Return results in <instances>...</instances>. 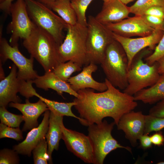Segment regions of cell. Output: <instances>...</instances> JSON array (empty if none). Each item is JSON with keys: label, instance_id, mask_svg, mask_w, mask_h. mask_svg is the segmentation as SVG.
<instances>
[{"label": "cell", "instance_id": "cell-1", "mask_svg": "<svg viewBox=\"0 0 164 164\" xmlns=\"http://www.w3.org/2000/svg\"><path fill=\"white\" fill-rule=\"evenodd\" d=\"M105 82L108 89L104 91L95 93L93 89L86 88L77 92L79 96L73 100L74 107L83 119L82 125L98 124L104 118L110 117L117 125L123 115L137 107L133 96L121 92L106 78Z\"/></svg>", "mask_w": 164, "mask_h": 164}, {"label": "cell", "instance_id": "cell-2", "mask_svg": "<svg viewBox=\"0 0 164 164\" xmlns=\"http://www.w3.org/2000/svg\"><path fill=\"white\" fill-rule=\"evenodd\" d=\"M22 44L45 72L53 71L62 63L59 51L60 45L50 34L36 25L29 36L23 39Z\"/></svg>", "mask_w": 164, "mask_h": 164}, {"label": "cell", "instance_id": "cell-3", "mask_svg": "<svg viewBox=\"0 0 164 164\" xmlns=\"http://www.w3.org/2000/svg\"><path fill=\"white\" fill-rule=\"evenodd\" d=\"M148 48L138 53L135 56L129 69L127 80L128 84L123 90L125 93L133 96L147 87L154 84L159 78L157 62L150 65L144 62L143 58L152 53Z\"/></svg>", "mask_w": 164, "mask_h": 164}, {"label": "cell", "instance_id": "cell-4", "mask_svg": "<svg viewBox=\"0 0 164 164\" xmlns=\"http://www.w3.org/2000/svg\"><path fill=\"white\" fill-rule=\"evenodd\" d=\"M101 65L106 78L113 86L123 90L126 88L128 59L123 48L117 41L114 40L108 46Z\"/></svg>", "mask_w": 164, "mask_h": 164}, {"label": "cell", "instance_id": "cell-5", "mask_svg": "<svg viewBox=\"0 0 164 164\" xmlns=\"http://www.w3.org/2000/svg\"><path fill=\"white\" fill-rule=\"evenodd\" d=\"M87 22L86 66L90 63L101 64L107 47L115 40L113 32L95 17L89 16Z\"/></svg>", "mask_w": 164, "mask_h": 164}, {"label": "cell", "instance_id": "cell-6", "mask_svg": "<svg viewBox=\"0 0 164 164\" xmlns=\"http://www.w3.org/2000/svg\"><path fill=\"white\" fill-rule=\"evenodd\" d=\"M27 12L32 21L50 34L60 45L65 38L63 31L68 24L46 5L36 0H25Z\"/></svg>", "mask_w": 164, "mask_h": 164}, {"label": "cell", "instance_id": "cell-7", "mask_svg": "<svg viewBox=\"0 0 164 164\" xmlns=\"http://www.w3.org/2000/svg\"><path fill=\"white\" fill-rule=\"evenodd\" d=\"M66 30V35L59 48L61 62L72 61L81 67L86 66L87 27L78 23L68 25Z\"/></svg>", "mask_w": 164, "mask_h": 164}, {"label": "cell", "instance_id": "cell-8", "mask_svg": "<svg viewBox=\"0 0 164 164\" xmlns=\"http://www.w3.org/2000/svg\"><path fill=\"white\" fill-rule=\"evenodd\" d=\"M115 124L104 120L98 124L88 126V136L92 145L94 164H102L111 152L118 148L124 149L132 153L131 148L121 145L112 136L111 132Z\"/></svg>", "mask_w": 164, "mask_h": 164}, {"label": "cell", "instance_id": "cell-9", "mask_svg": "<svg viewBox=\"0 0 164 164\" xmlns=\"http://www.w3.org/2000/svg\"><path fill=\"white\" fill-rule=\"evenodd\" d=\"M12 21L7 27L11 34L9 42L12 46L18 45L19 39H24L31 33L36 25L28 14L25 0H16L10 8Z\"/></svg>", "mask_w": 164, "mask_h": 164}, {"label": "cell", "instance_id": "cell-10", "mask_svg": "<svg viewBox=\"0 0 164 164\" xmlns=\"http://www.w3.org/2000/svg\"><path fill=\"white\" fill-rule=\"evenodd\" d=\"M0 62L5 63L8 60H12L18 69L17 77L28 81L33 80L38 76L33 69L34 58L30 56L25 57L19 50L18 45L12 46L5 38L2 37V27L0 28Z\"/></svg>", "mask_w": 164, "mask_h": 164}, {"label": "cell", "instance_id": "cell-11", "mask_svg": "<svg viewBox=\"0 0 164 164\" xmlns=\"http://www.w3.org/2000/svg\"><path fill=\"white\" fill-rule=\"evenodd\" d=\"M60 127L62 139L67 149L85 163L94 164L93 147L88 136L66 128L63 121Z\"/></svg>", "mask_w": 164, "mask_h": 164}, {"label": "cell", "instance_id": "cell-12", "mask_svg": "<svg viewBox=\"0 0 164 164\" xmlns=\"http://www.w3.org/2000/svg\"><path fill=\"white\" fill-rule=\"evenodd\" d=\"M164 33V31L155 29L149 35L135 38L123 37L113 32V34L115 40L121 44L126 53L129 69L134 57L141 50L147 48L154 50Z\"/></svg>", "mask_w": 164, "mask_h": 164}, {"label": "cell", "instance_id": "cell-13", "mask_svg": "<svg viewBox=\"0 0 164 164\" xmlns=\"http://www.w3.org/2000/svg\"><path fill=\"white\" fill-rule=\"evenodd\" d=\"M17 67L12 65L9 75L0 81V106L6 108L11 102L21 103L17 95L19 92L23 95L26 81L17 77Z\"/></svg>", "mask_w": 164, "mask_h": 164}, {"label": "cell", "instance_id": "cell-14", "mask_svg": "<svg viewBox=\"0 0 164 164\" xmlns=\"http://www.w3.org/2000/svg\"><path fill=\"white\" fill-rule=\"evenodd\" d=\"M104 25L113 32L127 38L148 36L155 30L148 25L139 15L128 17L118 22Z\"/></svg>", "mask_w": 164, "mask_h": 164}, {"label": "cell", "instance_id": "cell-15", "mask_svg": "<svg viewBox=\"0 0 164 164\" xmlns=\"http://www.w3.org/2000/svg\"><path fill=\"white\" fill-rule=\"evenodd\" d=\"M117 125L118 129L123 131L126 138L134 146L144 134L145 115L142 111H132L123 115Z\"/></svg>", "mask_w": 164, "mask_h": 164}, {"label": "cell", "instance_id": "cell-16", "mask_svg": "<svg viewBox=\"0 0 164 164\" xmlns=\"http://www.w3.org/2000/svg\"><path fill=\"white\" fill-rule=\"evenodd\" d=\"M50 111H46L41 123L30 130L22 142L13 146V149L18 154L31 155L33 150L45 136L48 131Z\"/></svg>", "mask_w": 164, "mask_h": 164}, {"label": "cell", "instance_id": "cell-17", "mask_svg": "<svg viewBox=\"0 0 164 164\" xmlns=\"http://www.w3.org/2000/svg\"><path fill=\"white\" fill-rule=\"evenodd\" d=\"M25 103L11 102L9 106L15 108L22 114L25 121L22 131L26 132L38 126V119L43 112L49 110L46 104L39 99L36 103L30 102L26 99Z\"/></svg>", "mask_w": 164, "mask_h": 164}, {"label": "cell", "instance_id": "cell-18", "mask_svg": "<svg viewBox=\"0 0 164 164\" xmlns=\"http://www.w3.org/2000/svg\"><path fill=\"white\" fill-rule=\"evenodd\" d=\"M97 69L96 64L90 63L85 66L82 71L75 76L71 77L67 80L72 89L77 92L79 90L91 88L100 92L104 91L108 89L105 82H100L94 80L92 77L93 73Z\"/></svg>", "mask_w": 164, "mask_h": 164}, {"label": "cell", "instance_id": "cell-19", "mask_svg": "<svg viewBox=\"0 0 164 164\" xmlns=\"http://www.w3.org/2000/svg\"><path fill=\"white\" fill-rule=\"evenodd\" d=\"M129 7L120 0L104 2L101 11L95 17L100 23L105 25L121 21L129 17Z\"/></svg>", "mask_w": 164, "mask_h": 164}, {"label": "cell", "instance_id": "cell-20", "mask_svg": "<svg viewBox=\"0 0 164 164\" xmlns=\"http://www.w3.org/2000/svg\"><path fill=\"white\" fill-rule=\"evenodd\" d=\"M33 83L38 88L45 90L53 89L59 95H62L63 92H65L76 98L79 96V94L72 89L69 83L61 80L52 71L45 72L44 75L38 76L33 80Z\"/></svg>", "mask_w": 164, "mask_h": 164}, {"label": "cell", "instance_id": "cell-21", "mask_svg": "<svg viewBox=\"0 0 164 164\" xmlns=\"http://www.w3.org/2000/svg\"><path fill=\"white\" fill-rule=\"evenodd\" d=\"M63 117L50 111L48 129L45 136L48 145V162L50 164L52 163L53 152L54 150H58L60 140L62 138L60 124L63 121Z\"/></svg>", "mask_w": 164, "mask_h": 164}, {"label": "cell", "instance_id": "cell-22", "mask_svg": "<svg viewBox=\"0 0 164 164\" xmlns=\"http://www.w3.org/2000/svg\"><path fill=\"white\" fill-rule=\"evenodd\" d=\"M133 96L135 101L149 104L164 100V73L160 75L153 85L141 90Z\"/></svg>", "mask_w": 164, "mask_h": 164}, {"label": "cell", "instance_id": "cell-23", "mask_svg": "<svg viewBox=\"0 0 164 164\" xmlns=\"http://www.w3.org/2000/svg\"><path fill=\"white\" fill-rule=\"evenodd\" d=\"M45 5L57 13L68 25H73L77 23L76 15L70 0H56Z\"/></svg>", "mask_w": 164, "mask_h": 164}, {"label": "cell", "instance_id": "cell-24", "mask_svg": "<svg viewBox=\"0 0 164 164\" xmlns=\"http://www.w3.org/2000/svg\"><path fill=\"white\" fill-rule=\"evenodd\" d=\"M34 95L43 101L47 105L49 110L54 114L59 116L73 117L79 120L81 123L83 119L75 115L72 112L71 108L75 104L73 101L70 102H60L51 100L43 97L37 93L36 91L34 92Z\"/></svg>", "mask_w": 164, "mask_h": 164}, {"label": "cell", "instance_id": "cell-25", "mask_svg": "<svg viewBox=\"0 0 164 164\" xmlns=\"http://www.w3.org/2000/svg\"><path fill=\"white\" fill-rule=\"evenodd\" d=\"M81 67L77 63L69 61L60 63L52 72L61 80L67 82L72 74L76 72L80 71Z\"/></svg>", "mask_w": 164, "mask_h": 164}, {"label": "cell", "instance_id": "cell-26", "mask_svg": "<svg viewBox=\"0 0 164 164\" xmlns=\"http://www.w3.org/2000/svg\"><path fill=\"white\" fill-rule=\"evenodd\" d=\"M93 0H70L71 4L75 12L77 23L87 26L86 16L87 8Z\"/></svg>", "mask_w": 164, "mask_h": 164}, {"label": "cell", "instance_id": "cell-27", "mask_svg": "<svg viewBox=\"0 0 164 164\" xmlns=\"http://www.w3.org/2000/svg\"><path fill=\"white\" fill-rule=\"evenodd\" d=\"M157 5L164 6V0H137L129 9L130 13L140 16L148 9Z\"/></svg>", "mask_w": 164, "mask_h": 164}, {"label": "cell", "instance_id": "cell-28", "mask_svg": "<svg viewBox=\"0 0 164 164\" xmlns=\"http://www.w3.org/2000/svg\"><path fill=\"white\" fill-rule=\"evenodd\" d=\"M0 119L1 123L13 128L19 127L21 123L24 121L22 115L10 113L4 107L0 108Z\"/></svg>", "mask_w": 164, "mask_h": 164}, {"label": "cell", "instance_id": "cell-29", "mask_svg": "<svg viewBox=\"0 0 164 164\" xmlns=\"http://www.w3.org/2000/svg\"><path fill=\"white\" fill-rule=\"evenodd\" d=\"M48 145L46 138H44L32 151L34 163L47 164Z\"/></svg>", "mask_w": 164, "mask_h": 164}, {"label": "cell", "instance_id": "cell-30", "mask_svg": "<svg viewBox=\"0 0 164 164\" xmlns=\"http://www.w3.org/2000/svg\"><path fill=\"white\" fill-rule=\"evenodd\" d=\"M164 128V117L160 118L149 115H145L144 134L159 131Z\"/></svg>", "mask_w": 164, "mask_h": 164}, {"label": "cell", "instance_id": "cell-31", "mask_svg": "<svg viewBox=\"0 0 164 164\" xmlns=\"http://www.w3.org/2000/svg\"><path fill=\"white\" fill-rule=\"evenodd\" d=\"M22 132L19 127H12L2 123L0 124V138H7L20 141L23 139Z\"/></svg>", "mask_w": 164, "mask_h": 164}, {"label": "cell", "instance_id": "cell-32", "mask_svg": "<svg viewBox=\"0 0 164 164\" xmlns=\"http://www.w3.org/2000/svg\"><path fill=\"white\" fill-rule=\"evenodd\" d=\"M18 153L14 149H4L0 151V164H17L19 163Z\"/></svg>", "mask_w": 164, "mask_h": 164}, {"label": "cell", "instance_id": "cell-33", "mask_svg": "<svg viewBox=\"0 0 164 164\" xmlns=\"http://www.w3.org/2000/svg\"><path fill=\"white\" fill-rule=\"evenodd\" d=\"M164 56V33L153 52L145 58V62L151 65Z\"/></svg>", "mask_w": 164, "mask_h": 164}, {"label": "cell", "instance_id": "cell-34", "mask_svg": "<svg viewBox=\"0 0 164 164\" xmlns=\"http://www.w3.org/2000/svg\"><path fill=\"white\" fill-rule=\"evenodd\" d=\"M144 21L154 29L164 31V20L159 17L149 15H140Z\"/></svg>", "mask_w": 164, "mask_h": 164}, {"label": "cell", "instance_id": "cell-35", "mask_svg": "<svg viewBox=\"0 0 164 164\" xmlns=\"http://www.w3.org/2000/svg\"><path fill=\"white\" fill-rule=\"evenodd\" d=\"M149 114L157 117H164V100L159 101L151 108Z\"/></svg>", "mask_w": 164, "mask_h": 164}, {"label": "cell", "instance_id": "cell-36", "mask_svg": "<svg viewBox=\"0 0 164 164\" xmlns=\"http://www.w3.org/2000/svg\"><path fill=\"white\" fill-rule=\"evenodd\" d=\"M143 15H152L164 20V6L157 5L152 7L145 10Z\"/></svg>", "mask_w": 164, "mask_h": 164}, {"label": "cell", "instance_id": "cell-37", "mask_svg": "<svg viewBox=\"0 0 164 164\" xmlns=\"http://www.w3.org/2000/svg\"><path fill=\"white\" fill-rule=\"evenodd\" d=\"M147 134H144L139 138L140 146L144 149L151 147L152 144L150 137Z\"/></svg>", "mask_w": 164, "mask_h": 164}, {"label": "cell", "instance_id": "cell-38", "mask_svg": "<svg viewBox=\"0 0 164 164\" xmlns=\"http://www.w3.org/2000/svg\"><path fill=\"white\" fill-rule=\"evenodd\" d=\"M150 137L152 144L155 145L160 146L164 143V137L160 133H155Z\"/></svg>", "mask_w": 164, "mask_h": 164}, {"label": "cell", "instance_id": "cell-39", "mask_svg": "<svg viewBox=\"0 0 164 164\" xmlns=\"http://www.w3.org/2000/svg\"><path fill=\"white\" fill-rule=\"evenodd\" d=\"M14 0H6L0 3V9L6 14H10V8Z\"/></svg>", "mask_w": 164, "mask_h": 164}, {"label": "cell", "instance_id": "cell-40", "mask_svg": "<svg viewBox=\"0 0 164 164\" xmlns=\"http://www.w3.org/2000/svg\"><path fill=\"white\" fill-rule=\"evenodd\" d=\"M158 65V71L159 74L164 73V56L157 61Z\"/></svg>", "mask_w": 164, "mask_h": 164}, {"label": "cell", "instance_id": "cell-41", "mask_svg": "<svg viewBox=\"0 0 164 164\" xmlns=\"http://www.w3.org/2000/svg\"><path fill=\"white\" fill-rule=\"evenodd\" d=\"M0 79L1 80L4 78L5 77L4 73V70L2 67V63L0 62Z\"/></svg>", "mask_w": 164, "mask_h": 164}, {"label": "cell", "instance_id": "cell-42", "mask_svg": "<svg viewBox=\"0 0 164 164\" xmlns=\"http://www.w3.org/2000/svg\"><path fill=\"white\" fill-rule=\"evenodd\" d=\"M44 4H46L47 3L53 2L56 0H36Z\"/></svg>", "mask_w": 164, "mask_h": 164}, {"label": "cell", "instance_id": "cell-43", "mask_svg": "<svg viewBox=\"0 0 164 164\" xmlns=\"http://www.w3.org/2000/svg\"><path fill=\"white\" fill-rule=\"evenodd\" d=\"M125 5L132 2L135 0H120Z\"/></svg>", "mask_w": 164, "mask_h": 164}, {"label": "cell", "instance_id": "cell-44", "mask_svg": "<svg viewBox=\"0 0 164 164\" xmlns=\"http://www.w3.org/2000/svg\"><path fill=\"white\" fill-rule=\"evenodd\" d=\"M158 164H164V162H160L157 163Z\"/></svg>", "mask_w": 164, "mask_h": 164}, {"label": "cell", "instance_id": "cell-45", "mask_svg": "<svg viewBox=\"0 0 164 164\" xmlns=\"http://www.w3.org/2000/svg\"><path fill=\"white\" fill-rule=\"evenodd\" d=\"M6 0H0V3H1L5 1Z\"/></svg>", "mask_w": 164, "mask_h": 164}, {"label": "cell", "instance_id": "cell-46", "mask_svg": "<svg viewBox=\"0 0 164 164\" xmlns=\"http://www.w3.org/2000/svg\"><path fill=\"white\" fill-rule=\"evenodd\" d=\"M102 0L104 1V2H106L109 1L111 0Z\"/></svg>", "mask_w": 164, "mask_h": 164}]
</instances>
